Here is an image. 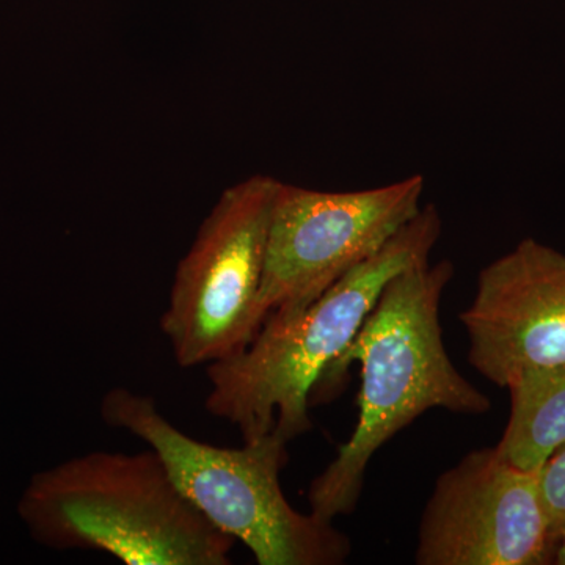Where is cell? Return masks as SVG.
I'll return each mask as SVG.
<instances>
[{
  "label": "cell",
  "mask_w": 565,
  "mask_h": 565,
  "mask_svg": "<svg viewBox=\"0 0 565 565\" xmlns=\"http://www.w3.org/2000/svg\"><path fill=\"white\" fill-rule=\"evenodd\" d=\"M455 264H416L388 281L352 343L329 364L310 396L326 403L352 363L360 364L359 422L337 457L308 489L323 522L355 511L375 452L427 411L482 415L492 403L459 373L446 352L440 305Z\"/></svg>",
  "instance_id": "obj_1"
},
{
  "label": "cell",
  "mask_w": 565,
  "mask_h": 565,
  "mask_svg": "<svg viewBox=\"0 0 565 565\" xmlns=\"http://www.w3.org/2000/svg\"><path fill=\"white\" fill-rule=\"evenodd\" d=\"M441 230L437 207L423 206L310 307L288 318H266L243 352L207 366L206 411L236 426L244 441L274 434L289 444L313 429L308 411L316 382L352 343L388 281L429 262Z\"/></svg>",
  "instance_id": "obj_2"
},
{
  "label": "cell",
  "mask_w": 565,
  "mask_h": 565,
  "mask_svg": "<svg viewBox=\"0 0 565 565\" xmlns=\"http://www.w3.org/2000/svg\"><path fill=\"white\" fill-rule=\"evenodd\" d=\"M17 511L36 544L128 565H230L236 542L182 494L151 448L93 451L41 470Z\"/></svg>",
  "instance_id": "obj_3"
},
{
  "label": "cell",
  "mask_w": 565,
  "mask_h": 565,
  "mask_svg": "<svg viewBox=\"0 0 565 565\" xmlns=\"http://www.w3.org/2000/svg\"><path fill=\"white\" fill-rule=\"evenodd\" d=\"M99 414L154 449L182 494L259 565H340L351 556V541L332 522L286 500L280 475L289 444L277 435L243 448L204 444L178 429L151 396L122 386L104 394Z\"/></svg>",
  "instance_id": "obj_4"
},
{
  "label": "cell",
  "mask_w": 565,
  "mask_h": 565,
  "mask_svg": "<svg viewBox=\"0 0 565 565\" xmlns=\"http://www.w3.org/2000/svg\"><path fill=\"white\" fill-rule=\"evenodd\" d=\"M280 184L255 174L226 189L178 264L161 330L180 366L230 359L262 329L256 300Z\"/></svg>",
  "instance_id": "obj_5"
},
{
  "label": "cell",
  "mask_w": 565,
  "mask_h": 565,
  "mask_svg": "<svg viewBox=\"0 0 565 565\" xmlns=\"http://www.w3.org/2000/svg\"><path fill=\"white\" fill-rule=\"evenodd\" d=\"M424 185L422 174L348 192L281 182L256 300L259 321L300 313L381 250L422 210Z\"/></svg>",
  "instance_id": "obj_6"
},
{
  "label": "cell",
  "mask_w": 565,
  "mask_h": 565,
  "mask_svg": "<svg viewBox=\"0 0 565 565\" xmlns=\"http://www.w3.org/2000/svg\"><path fill=\"white\" fill-rule=\"evenodd\" d=\"M557 533L539 470L498 446L471 451L438 478L419 525L418 565L555 564Z\"/></svg>",
  "instance_id": "obj_7"
},
{
  "label": "cell",
  "mask_w": 565,
  "mask_h": 565,
  "mask_svg": "<svg viewBox=\"0 0 565 565\" xmlns=\"http://www.w3.org/2000/svg\"><path fill=\"white\" fill-rule=\"evenodd\" d=\"M460 322L471 366L500 388L565 363L564 253L522 241L479 273Z\"/></svg>",
  "instance_id": "obj_8"
},
{
  "label": "cell",
  "mask_w": 565,
  "mask_h": 565,
  "mask_svg": "<svg viewBox=\"0 0 565 565\" xmlns=\"http://www.w3.org/2000/svg\"><path fill=\"white\" fill-rule=\"evenodd\" d=\"M508 390L511 415L497 446L516 467L541 470L565 444V363L522 375Z\"/></svg>",
  "instance_id": "obj_9"
},
{
  "label": "cell",
  "mask_w": 565,
  "mask_h": 565,
  "mask_svg": "<svg viewBox=\"0 0 565 565\" xmlns=\"http://www.w3.org/2000/svg\"><path fill=\"white\" fill-rule=\"evenodd\" d=\"M539 478L546 511L559 537L565 523V444L545 460L539 470Z\"/></svg>",
  "instance_id": "obj_10"
},
{
  "label": "cell",
  "mask_w": 565,
  "mask_h": 565,
  "mask_svg": "<svg viewBox=\"0 0 565 565\" xmlns=\"http://www.w3.org/2000/svg\"><path fill=\"white\" fill-rule=\"evenodd\" d=\"M555 564L565 565V523L559 531V537H557Z\"/></svg>",
  "instance_id": "obj_11"
}]
</instances>
